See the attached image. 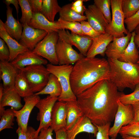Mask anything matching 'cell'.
Wrapping results in <instances>:
<instances>
[{"instance_id":"obj_1","label":"cell","mask_w":139,"mask_h":139,"mask_svg":"<svg viewBox=\"0 0 139 139\" xmlns=\"http://www.w3.org/2000/svg\"><path fill=\"white\" fill-rule=\"evenodd\" d=\"M110 80L100 81L76 96L84 114L95 126L114 120L120 92Z\"/></svg>"},{"instance_id":"obj_2","label":"cell","mask_w":139,"mask_h":139,"mask_svg":"<svg viewBox=\"0 0 139 139\" xmlns=\"http://www.w3.org/2000/svg\"><path fill=\"white\" fill-rule=\"evenodd\" d=\"M110 76L108 60L84 56L73 66L70 76L71 88L76 96L100 81L110 80Z\"/></svg>"},{"instance_id":"obj_3","label":"cell","mask_w":139,"mask_h":139,"mask_svg":"<svg viewBox=\"0 0 139 139\" xmlns=\"http://www.w3.org/2000/svg\"><path fill=\"white\" fill-rule=\"evenodd\" d=\"M110 72V80L118 90L129 88L134 90L139 84V65L108 58Z\"/></svg>"},{"instance_id":"obj_4","label":"cell","mask_w":139,"mask_h":139,"mask_svg":"<svg viewBox=\"0 0 139 139\" xmlns=\"http://www.w3.org/2000/svg\"><path fill=\"white\" fill-rule=\"evenodd\" d=\"M73 66L72 65H56L51 64L46 65V68L50 73L58 79L60 84L62 91L58 100L64 102L77 100L76 96L72 89L70 76Z\"/></svg>"},{"instance_id":"obj_5","label":"cell","mask_w":139,"mask_h":139,"mask_svg":"<svg viewBox=\"0 0 139 139\" xmlns=\"http://www.w3.org/2000/svg\"><path fill=\"white\" fill-rule=\"evenodd\" d=\"M34 93L42 90L48 82L50 73L42 64L30 65L21 70Z\"/></svg>"},{"instance_id":"obj_6","label":"cell","mask_w":139,"mask_h":139,"mask_svg":"<svg viewBox=\"0 0 139 139\" xmlns=\"http://www.w3.org/2000/svg\"><path fill=\"white\" fill-rule=\"evenodd\" d=\"M59 39L57 32L48 33L32 50L39 55L48 60L51 64L58 65L56 46Z\"/></svg>"},{"instance_id":"obj_7","label":"cell","mask_w":139,"mask_h":139,"mask_svg":"<svg viewBox=\"0 0 139 139\" xmlns=\"http://www.w3.org/2000/svg\"><path fill=\"white\" fill-rule=\"evenodd\" d=\"M122 0H111L112 20L106 32L114 37L119 38L125 36L129 32L125 27L124 15L121 5Z\"/></svg>"},{"instance_id":"obj_8","label":"cell","mask_w":139,"mask_h":139,"mask_svg":"<svg viewBox=\"0 0 139 139\" xmlns=\"http://www.w3.org/2000/svg\"><path fill=\"white\" fill-rule=\"evenodd\" d=\"M58 99L57 97L49 95L40 99L36 105L35 107L39 110L37 119L40 121L39 126L36 131V139L41 129L50 127L53 108Z\"/></svg>"},{"instance_id":"obj_9","label":"cell","mask_w":139,"mask_h":139,"mask_svg":"<svg viewBox=\"0 0 139 139\" xmlns=\"http://www.w3.org/2000/svg\"><path fill=\"white\" fill-rule=\"evenodd\" d=\"M117 102L118 108L114 124L109 131V136L113 139H116L121 128L132 121L134 118L132 105H124L119 100Z\"/></svg>"},{"instance_id":"obj_10","label":"cell","mask_w":139,"mask_h":139,"mask_svg":"<svg viewBox=\"0 0 139 139\" xmlns=\"http://www.w3.org/2000/svg\"><path fill=\"white\" fill-rule=\"evenodd\" d=\"M59 38L72 46H74L79 50L80 53L86 57L91 46L93 39L90 37L74 33H70L67 30L61 29L58 32Z\"/></svg>"},{"instance_id":"obj_11","label":"cell","mask_w":139,"mask_h":139,"mask_svg":"<svg viewBox=\"0 0 139 139\" xmlns=\"http://www.w3.org/2000/svg\"><path fill=\"white\" fill-rule=\"evenodd\" d=\"M56 51L60 65L75 64L84 56L74 50L72 46L59 38L56 45Z\"/></svg>"},{"instance_id":"obj_12","label":"cell","mask_w":139,"mask_h":139,"mask_svg":"<svg viewBox=\"0 0 139 139\" xmlns=\"http://www.w3.org/2000/svg\"><path fill=\"white\" fill-rule=\"evenodd\" d=\"M40 99L39 95L34 94L32 95L24 98V105L21 109L18 110L13 109L18 126L21 128L23 132H26L31 113Z\"/></svg>"},{"instance_id":"obj_13","label":"cell","mask_w":139,"mask_h":139,"mask_svg":"<svg viewBox=\"0 0 139 139\" xmlns=\"http://www.w3.org/2000/svg\"><path fill=\"white\" fill-rule=\"evenodd\" d=\"M22 25L23 32L19 42L29 50L32 51L48 33L45 30L34 28L27 24Z\"/></svg>"},{"instance_id":"obj_14","label":"cell","mask_w":139,"mask_h":139,"mask_svg":"<svg viewBox=\"0 0 139 139\" xmlns=\"http://www.w3.org/2000/svg\"><path fill=\"white\" fill-rule=\"evenodd\" d=\"M85 14L87 21L96 31L101 33L106 32L109 23L94 4L88 6Z\"/></svg>"},{"instance_id":"obj_15","label":"cell","mask_w":139,"mask_h":139,"mask_svg":"<svg viewBox=\"0 0 139 139\" xmlns=\"http://www.w3.org/2000/svg\"><path fill=\"white\" fill-rule=\"evenodd\" d=\"M0 37L5 42L9 49L10 56L8 61L11 62L19 55L29 50L11 37L6 32L4 23L0 19Z\"/></svg>"},{"instance_id":"obj_16","label":"cell","mask_w":139,"mask_h":139,"mask_svg":"<svg viewBox=\"0 0 139 139\" xmlns=\"http://www.w3.org/2000/svg\"><path fill=\"white\" fill-rule=\"evenodd\" d=\"M11 62L19 70L31 65H47L48 63L46 59L30 50L19 55Z\"/></svg>"},{"instance_id":"obj_17","label":"cell","mask_w":139,"mask_h":139,"mask_svg":"<svg viewBox=\"0 0 139 139\" xmlns=\"http://www.w3.org/2000/svg\"><path fill=\"white\" fill-rule=\"evenodd\" d=\"M21 97L14 86L4 88L2 97L0 100V115L5 110L4 107L9 106L18 110L23 106L21 103Z\"/></svg>"},{"instance_id":"obj_18","label":"cell","mask_w":139,"mask_h":139,"mask_svg":"<svg viewBox=\"0 0 139 139\" xmlns=\"http://www.w3.org/2000/svg\"><path fill=\"white\" fill-rule=\"evenodd\" d=\"M67 106L66 102H56L53 108L50 127L55 132L65 128L66 123Z\"/></svg>"},{"instance_id":"obj_19","label":"cell","mask_w":139,"mask_h":139,"mask_svg":"<svg viewBox=\"0 0 139 139\" xmlns=\"http://www.w3.org/2000/svg\"><path fill=\"white\" fill-rule=\"evenodd\" d=\"M132 36L128 32L126 36L117 38L114 37L112 41L108 45L105 52L108 58L118 59L128 45Z\"/></svg>"},{"instance_id":"obj_20","label":"cell","mask_w":139,"mask_h":139,"mask_svg":"<svg viewBox=\"0 0 139 139\" xmlns=\"http://www.w3.org/2000/svg\"><path fill=\"white\" fill-rule=\"evenodd\" d=\"M114 37L106 32L102 33L93 39L92 44L89 49L86 57H94L98 55L104 57L107 47L113 40Z\"/></svg>"},{"instance_id":"obj_21","label":"cell","mask_w":139,"mask_h":139,"mask_svg":"<svg viewBox=\"0 0 139 139\" xmlns=\"http://www.w3.org/2000/svg\"><path fill=\"white\" fill-rule=\"evenodd\" d=\"M98 128L90 120L84 115L80 118L70 129L67 131V139H75L76 135L85 132L93 134L96 136Z\"/></svg>"},{"instance_id":"obj_22","label":"cell","mask_w":139,"mask_h":139,"mask_svg":"<svg viewBox=\"0 0 139 139\" xmlns=\"http://www.w3.org/2000/svg\"><path fill=\"white\" fill-rule=\"evenodd\" d=\"M28 24L34 28L45 30L48 33L58 32L62 29L58 21L50 22L40 13L33 14L32 19Z\"/></svg>"},{"instance_id":"obj_23","label":"cell","mask_w":139,"mask_h":139,"mask_svg":"<svg viewBox=\"0 0 139 139\" xmlns=\"http://www.w3.org/2000/svg\"><path fill=\"white\" fill-rule=\"evenodd\" d=\"M13 8L7 6L6 20L4 23L5 29L8 34L18 41L20 40L23 30L22 24L15 19L12 14Z\"/></svg>"},{"instance_id":"obj_24","label":"cell","mask_w":139,"mask_h":139,"mask_svg":"<svg viewBox=\"0 0 139 139\" xmlns=\"http://www.w3.org/2000/svg\"><path fill=\"white\" fill-rule=\"evenodd\" d=\"M19 70L8 61H0V79L3 81L4 88L14 86Z\"/></svg>"},{"instance_id":"obj_25","label":"cell","mask_w":139,"mask_h":139,"mask_svg":"<svg viewBox=\"0 0 139 139\" xmlns=\"http://www.w3.org/2000/svg\"><path fill=\"white\" fill-rule=\"evenodd\" d=\"M66 102L67 106V118L65 128L67 131L71 128L84 114L77 100Z\"/></svg>"},{"instance_id":"obj_26","label":"cell","mask_w":139,"mask_h":139,"mask_svg":"<svg viewBox=\"0 0 139 139\" xmlns=\"http://www.w3.org/2000/svg\"><path fill=\"white\" fill-rule=\"evenodd\" d=\"M135 34L134 31L132 32V36L128 45L118 59L119 61L133 64L137 63L139 59V51L134 41Z\"/></svg>"},{"instance_id":"obj_27","label":"cell","mask_w":139,"mask_h":139,"mask_svg":"<svg viewBox=\"0 0 139 139\" xmlns=\"http://www.w3.org/2000/svg\"><path fill=\"white\" fill-rule=\"evenodd\" d=\"M62 91V87L57 78L50 73L48 82L45 87L41 91L34 93L35 95L49 94L58 97Z\"/></svg>"},{"instance_id":"obj_28","label":"cell","mask_w":139,"mask_h":139,"mask_svg":"<svg viewBox=\"0 0 139 139\" xmlns=\"http://www.w3.org/2000/svg\"><path fill=\"white\" fill-rule=\"evenodd\" d=\"M14 86L21 97L24 98L32 95L34 94L20 70H19L16 77Z\"/></svg>"},{"instance_id":"obj_29","label":"cell","mask_w":139,"mask_h":139,"mask_svg":"<svg viewBox=\"0 0 139 139\" xmlns=\"http://www.w3.org/2000/svg\"><path fill=\"white\" fill-rule=\"evenodd\" d=\"M61 8L57 0H43L40 13L49 21L54 22L56 15Z\"/></svg>"},{"instance_id":"obj_30","label":"cell","mask_w":139,"mask_h":139,"mask_svg":"<svg viewBox=\"0 0 139 139\" xmlns=\"http://www.w3.org/2000/svg\"><path fill=\"white\" fill-rule=\"evenodd\" d=\"M71 5L72 3H68L61 7L59 12V19L68 22H79L87 20L85 15L78 14L73 10L71 8Z\"/></svg>"},{"instance_id":"obj_31","label":"cell","mask_w":139,"mask_h":139,"mask_svg":"<svg viewBox=\"0 0 139 139\" xmlns=\"http://www.w3.org/2000/svg\"><path fill=\"white\" fill-rule=\"evenodd\" d=\"M121 7L125 19L129 18L139 10V0H122Z\"/></svg>"},{"instance_id":"obj_32","label":"cell","mask_w":139,"mask_h":139,"mask_svg":"<svg viewBox=\"0 0 139 139\" xmlns=\"http://www.w3.org/2000/svg\"><path fill=\"white\" fill-rule=\"evenodd\" d=\"M0 117V132L4 129L13 128L15 116L12 108L5 110Z\"/></svg>"},{"instance_id":"obj_33","label":"cell","mask_w":139,"mask_h":139,"mask_svg":"<svg viewBox=\"0 0 139 139\" xmlns=\"http://www.w3.org/2000/svg\"><path fill=\"white\" fill-rule=\"evenodd\" d=\"M21 7L22 16L20 19L22 24H28L32 19L33 13L28 0H19Z\"/></svg>"},{"instance_id":"obj_34","label":"cell","mask_w":139,"mask_h":139,"mask_svg":"<svg viewBox=\"0 0 139 139\" xmlns=\"http://www.w3.org/2000/svg\"><path fill=\"white\" fill-rule=\"evenodd\" d=\"M118 100L125 105H131L139 102V84L136 86L134 91L128 94L120 92Z\"/></svg>"},{"instance_id":"obj_35","label":"cell","mask_w":139,"mask_h":139,"mask_svg":"<svg viewBox=\"0 0 139 139\" xmlns=\"http://www.w3.org/2000/svg\"><path fill=\"white\" fill-rule=\"evenodd\" d=\"M94 4L99 9L108 23L110 24L112 20L110 10L111 0H94Z\"/></svg>"},{"instance_id":"obj_36","label":"cell","mask_w":139,"mask_h":139,"mask_svg":"<svg viewBox=\"0 0 139 139\" xmlns=\"http://www.w3.org/2000/svg\"><path fill=\"white\" fill-rule=\"evenodd\" d=\"M62 29L69 30L71 32L80 35H84L80 22L76 21L68 22L59 19L58 20Z\"/></svg>"},{"instance_id":"obj_37","label":"cell","mask_w":139,"mask_h":139,"mask_svg":"<svg viewBox=\"0 0 139 139\" xmlns=\"http://www.w3.org/2000/svg\"><path fill=\"white\" fill-rule=\"evenodd\" d=\"M118 134L139 137V123L132 121L128 125L122 127Z\"/></svg>"},{"instance_id":"obj_38","label":"cell","mask_w":139,"mask_h":139,"mask_svg":"<svg viewBox=\"0 0 139 139\" xmlns=\"http://www.w3.org/2000/svg\"><path fill=\"white\" fill-rule=\"evenodd\" d=\"M80 22L84 35L89 36L93 39L102 34L96 31L87 21H83Z\"/></svg>"},{"instance_id":"obj_39","label":"cell","mask_w":139,"mask_h":139,"mask_svg":"<svg viewBox=\"0 0 139 139\" xmlns=\"http://www.w3.org/2000/svg\"><path fill=\"white\" fill-rule=\"evenodd\" d=\"M124 22L126 25L127 30L129 32L132 33L134 31L139 24V10L132 17L125 19Z\"/></svg>"},{"instance_id":"obj_40","label":"cell","mask_w":139,"mask_h":139,"mask_svg":"<svg viewBox=\"0 0 139 139\" xmlns=\"http://www.w3.org/2000/svg\"><path fill=\"white\" fill-rule=\"evenodd\" d=\"M36 131L32 127L28 126L26 132L24 133L21 128L18 126L16 131L18 135V139H36Z\"/></svg>"},{"instance_id":"obj_41","label":"cell","mask_w":139,"mask_h":139,"mask_svg":"<svg viewBox=\"0 0 139 139\" xmlns=\"http://www.w3.org/2000/svg\"><path fill=\"white\" fill-rule=\"evenodd\" d=\"M111 124L109 123L102 125L96 126L98 130L96 139H110L109 133Z\"/></svg>"},{"instance_id":"obj_42","label":"cell","mask_w":139,"mask_h":139,"mask_svg":"<svg viewBox=\"0 0 139 139\" xmlns=\"http://www.w3.org/2000/svg\"><path fill=\"white\" fill-rule=\"evenodd\" d=\"M10 56L9 48L5 41L0 38V61H8Z\"/></svg>"},{"instance_id":"obj_43","label":"cell","mask_w":139,"mask_h":139,"mask_svg":"<svg viewBox=\"0 0 139 139\" xmlns=\"http://www.w3.org/2000/svg\"><path fill=\"white\" fill-rule=\"evenodd\" d=\"M89 0H77L72 3L71 8L76 13L80 15H84V13L86 10V8L83 4V2Z\"/></svg>"},{"instance_id":"obj_44","label":"cell","mask_w":139,"mask_h":139,"mask_svg":"<svg viewBox=\"0 0 139 139\" xmlns=\"http://www.w3.org/2000/svg\"><path fill=\"white\" fill-rule=\"evenodd\" d=\"M28 1L33 14L41 12L43 0H28Z\"/></svg>"},{"instance_id":"obj_45","label":"cell","mask_w":139,"mask_h":139,"mask_svg":"<svg viewBox=\"0 0 139 139\" xmlns=\"http://www.w3.org/2000/svg\"><path fill=\"white\" fill-rule=\"evenodd\" d=\"M53 131L50 127L41 129L40 131L37 139H54L52 137Z\"/></svg>"},{"instance_id":"obj_46","label":"cell","mask_w":139,"mask_h":139,"mask_svg":"<svg viewBox=\"0 0 139 139\" xmlns=\"http://www.w3.org/2000/svg\"><path fill=\"white\" fill-rule=\"evenodd\" d=\"M133 112L134 118L132 121H139V102L132 105Z\"/></svg>"},{"instance_id":"obj_47","label":"cell","mask_w":139,"mask_h":139,"mask_svg":"<svg viewBox=\"0 0 139 139\" xmlns=\"http://www.w3.org/2000/svg\"><path fill=\"white\" fill-rule=\"evenodd\" d=\"M56 134L55 139H67V130L65 128L55 132Z\"/></svg>"},{"instance_id":"obj_48","label":"cell","mask_w":139,"mask_h":139,"mask_svg":"<svg viewBox=\"0 0 139 139\" xmlns=\"http://www.w3.org/2000/svg\"><path fill=\"white\" fill-rule=\"evenodd\" d=\"M3 2L7 6H10V4H13L16 8L17 16L19 12V0H3Z\"/></svg>"},{"instance_id":"obj_49","label":"cell","mask_w":139,"mask_h":139,"mask_svg":"<svg viewBox=\"0 0 139 139\" xmlns=\"http://www.w3.org/2000/svg\"><path fill=\"white\" fill-rule=\"evenodd\" d=\"M134 41L136 46L139 48V33L136 34L134 37Z\"/></svg>"},{"instance_id":"obj_50","label":"cell","mask_w":139,"mask_h":139,"mask_svg":"<svg viewBox=\"0 0 139 139\" xmlns=\"http://www.w3.org/2000/svg\"><path fill=\"white\" fill-rule=\"evenodd\" d=\"M123 139H139V137L130 136L125 134L120 135Z\"/></svg>"},{"instance_id":"obj_51","label":"cell","mask_w":139,"mask_h":139,"mask_svg":"<svg viewBox=\"0 0 139 139\" xmlns=\"http://www.w3.org/2000/svg\"><path fill=\"white\" fill-rule=\"evenodd\" d=\"M4 92V87L3 84L1 83L0 84V100L1 99Z\"/></svg>"},{"instance_id":"obj_52","label":"cell","mask_w":139,"mask_h":139,"mask_svg":"<svg viewBox=\"0 0 139 139\" xmlns=\"http://www.w3.org/2000/svg\"><path fill=\"white\" fill-rule=\"evenodd\" d=\"M134 31L136 34L139 33V24L136 27Z\"/></svg>"},{"instance_id":"obj_53","label":"cell","mask_w":139,"mask_h":139,"mask_svg":"<svg viewBox=\"0 0 139 139\" xmlns=\"http://www.w3.org/2000/svg\"><path fill=\"white\" fill-rule=\"evenodd\" d=\"M137 63L139 65V59L138 60V61H137Z\"/></svg>"},{"instance_id":"obj_54","label":"cell","mask_w":139,"mask_h":139,"mask_svg":"<svg viewBox=\"0 0 139 139\" xmlns=\"http://www.w3.org/2000/svg\"><path fill=\"white\" fill-rule=\"evenodd\" d=\"M138 122L139 123V121Z\"/></svg>"}]
</instances>
